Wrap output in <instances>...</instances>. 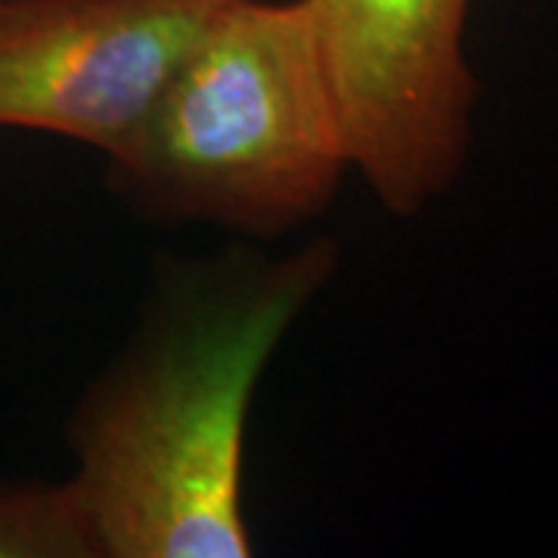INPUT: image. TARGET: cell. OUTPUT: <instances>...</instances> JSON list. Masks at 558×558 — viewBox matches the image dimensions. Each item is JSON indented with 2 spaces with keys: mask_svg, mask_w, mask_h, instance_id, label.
<instances>
[{
  "mask_svg": "<svg viewBox=\"0 0 558 558\" xmlns=\"http://www.w3.org/2000/svg\"><path fill=\"white\" fill-rule=\"evenodd\" d=\"M339 264V240L317 233L161 267L131 339L65 418V484L97 558L255 553L242 499L255 395Z\"/></svg>",
  "mask_w": 558,
  "mask_h": 558,
  "instance_id": "cell-1",
  "label": "cell"
},
{
  "mask_svg": "<svg viewBox=\"0 0 558 558\" xmlns=\"http://www.w3.org/2000/svg\"><path fill=\"white\" fill-rule=\"evenodd\" d=\"M351 174L391 218H416L465 171L481 81L472 0H304Z\"/></svg>",
  "mask_w": 558,
  "mask_h": 558,
  "instance_id": "cell-3",
  "label": "cell"
},
{
  "mask_svg": "<svg viewBox=\"0 0 558 558\" xmlns=\"http://www.w3.org/2000/svg\"><path fill=\"white\" fill-rule=\"evenodd\" d=\"M348 174L304 0L223 10L102 156V186L134 218L255 245L323 218Z\"/></svg>",
  "mask_w": 558,
  "mask_h": 558,
  "instance_id": "cell-2",
  "label": "cell"
},
{
  "mask_svg": "<svg viewBox=\"0 0 558 558\" xmlns=\"http://www.w3.org/2000/svg\"><path fill=\"white\" fill-rule=\"evenodd\" d=\"M0 558H97L65 478L0 481Z\"/></svg>",
  "mask_w": 558,
  "mask_h": 558,
  "instance_id": "cell-5",
  "label": "cell"
},
{
  "mask_svg": "<svg viewBox=\"0 0 558 558\" xmlns=\"http://www.w3.org/2000/svg\"><path fill=\"white\" fill-rule=\"evenodd\" d=\"M233 3L0 0V131H40L109 156Z\"/></svg>",
  "mask_w": 558,
  "mask_h": 558,
  "instance_id": "cell-4",
  "label": "cell"
}]
</instances>
